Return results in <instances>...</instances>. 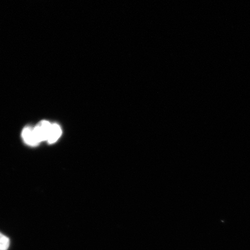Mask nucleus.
Returning a JSON list of instances; mask_svg holds the SVG:
<instances>
[{"label": "nucleus", "instance_id": "3", "mask_svg": "<svg viewBox=\"0 0 250 250\" xmlns=\"http://www.w3.org/2000/svg\"><path fill=\"white\" fill-rule=\"evenodd\" d=\"M62 134V130L60 126L56 124H52L51 130L49 133L47 141L49 144L54 143L57 141Z\"/></svg>", "mask_w": 250, "mask_h": 250}, {"label": "nucleus", "instance_id": "1", "mask_svg": "<svg viewBox=\"0 0 250 250\" xmlns=\"http://www.w3.org/2000/svg\"><path fill=\"white\" fill-rule=\"evenodd\" d=\"M51 126L52 124L48 121H43L33 128L34 134L39 143L48 140Z\"/></svg>", "mask_w": 250, "mask_h": 250}, {"label": "nucleus", "instance_id": "2", "mask_svg": "<svg viewBox=\"0 0 250 250\" xmlns=\"http://www.w3.org/2000/svg\"><path fill=\"white\" fill-rule=\"evenodd\" d=\"M22 137L25 143L31 146H36L40 143L37 140L33 128L25 127L22 132Z\"/></svg>", "mask_w": 250, "mask_h": 250}, {"label": "nucleus", "instance_id": "4", "mask_svg": "<svg viewBox=\"0 0 250 250\" xmlns=\"http://www.w3.org/2000/svg\"><path fill=\"white\" fill-rule=\"evenodd\" d=\"M10 245V240L0 232V250H7Z\"/></svg>", "mask_w": 250, "mask_h": 250}]
</instances>
